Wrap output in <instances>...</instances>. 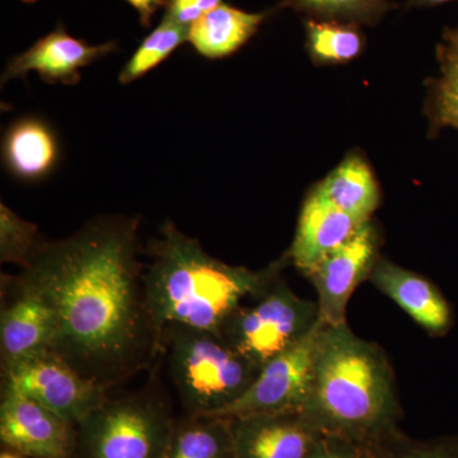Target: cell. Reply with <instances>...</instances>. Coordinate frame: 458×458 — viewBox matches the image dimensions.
Listing matches in <instances>:
<instances>
[{
    "mask_svg": "<svg viewBox=\"0 0 458 458\" xmlns=\"http://www.w3.org/2000/svg\"><path fill=\"white\" fill-rule=\"evenodd\" d=\"M2 387L31 397L75 427L108 399L107 390L51 349L2 367Z\"/></svg>",
    "mask_w": 458,
    "mask_h": 458,
    "instance_id": "obj_7",
    "label": "cell"
},
{
    "mask_svg": "<svg viewBox=\"0 0 458 458\" xmlns=\"http://www.w3.org/2000/svg\"><path fill=\"white\" fill-rule=\"evenodd\" d=\"M44 241L38 225L0 205V261L26 267Z\"/></svg>",
    "mask_w": 458,
    "mask_h": 458,
    "instance_id": "obj_24",
    "label": "cell"
},
{
    "mask_svg": "<svg viewBox=\"0 0 458 458\" xmlns=\"http://www.w3.org/2000/svg\"><path fill=\"white\" fill-rule=\"evenodd\" d=\"M60 157L59 138L53 126L40 117H20L3 135V165L8 174L21 182L47 180L55 172Z\"/></svg>",
    "mask_w": 458,
    "mask_h": 458,
    "instance_id": "obj_16",
    "label": "cell"
},
{
    "mask_svg": "<svg viewBox=\"0 0 458 458\" xmlns=\"http://www.w3.org/2000/svg\"><path fill=\"white\" fill-rule=\"evenodd\" d=\"M140 216H101L42 242L18 279L53 310V351L110 390L157 357L140 261Z\"/></svg>",
    "mask_w": 458,
    "mask_h": 458,
    "instance_id": "obj_1",
    "label": "cell"
},
{
    "mask_svg": "<svg viewBox=\"0 0 458 458\" xmlns=\"http://www.w3.org/2000/svg\"><path fill=\"white\" fill-rule=\"evenodd\" d=\"M366 222L343 212L315 189L301 210L297 232L288 252L289 260L306 274L325 256L354 236Z\"/></svg>",
    "mask_w": 458,
    "mask_h": 458,
    "instance_id": "obj_15",
    "label": "cell"
},
{
    "mask_svg": "<svg viewBox=\"0 0 458 458\" xmlns=\"http://www.w3.org/2000/svg\"><path fill=\"white\" fill-rule=\"evenodd\" d=\"M174 421L158 397L108 399L78 426L81 458H162Z\"/></svg>",
    "mask_w": 458,
    "mask_h": 458,
    "instance_id": "obj_5",
    "label": "cell"
},
{
    "mask_svg": "<svg viewBox=\"0 0 458 458\" xmlns=\"http://www.w3.org/2000/svg\"><path fill=\"white\" fill-rule=\"evenodd\" d=\"M25 456H22V454H17V452H3L2 454H0V458H23Z\"/></svg>",
    "mask_w": 458,
    "mask_h": 458,
    "instance_id": "obj_30",
    "label": "cell"
},
{
    "mask_svg": "<svg viewBox=\"0 0 458 458\" xmlns=\"http://www.w3.org/2000/svg\"><path fill=\"white\" fill-rule=\"evenodd\" d=\"M150 261L143 270L144 295L161 352L162 335L171 325L216 334L247 301L269 291L289 260L288 254L261 270L233 267L204 251L198 240L171 221L148 246Z\"/></svg>",
    "mask_w": 458,
    "mask_h": 458,
    "instance_id": "obj_2",
    "label": "cell"
},
{
    "mask_svg": "<svg viewBox=\"0 0 458 458\" xmlns=\"http://www.w3.org/2000/svg\"><path fill=\"white\" fill-rule=\"evenodd\" d=\"M301 411L325 434L375 445L400 429L390 360L378 344L342 325L319 333L309 399Z\"/></svg>",
    "mask_w": 458,
    "mask_h": 458,
    "instance_id": "obj_3",
    "label": "cell"
},
{
    "mask_svg": "<svg viewBox=\"0 0 458 458\" xmlns=\"http://www.w3.org/2000/svg\"><path fill=\"white\" fill-rule=\"evenodd\" d=\"M162 458H233L229 419L189 415L174 423Z\"/></svg>",
    "mask_w": 458,
    "mask_h": 458,
    "instance_id": "obj_19",
    "label": "cell"
},
{
    "mask_svg": "<svg viewBox=\"0 0 458 458\" xmlns=\"http://www.w3.org/2000/svg\"><path fill=\"white\" fill-rule=\"evenodd\" d=\"M116 50L114 41L89 45L82 38H74L59 25L54 31L38 38L31 47L9 60L3 72L2 83L26 80L30 73L35 72L44 82L74 86L81 82L83 68Z\"/></svg>",
    "mask_w": 458,
    "mask_h": 458,
    "instance_id": "obj_12",
    "label": "cell"
},
{
    "mask_svg": "<svg viewBox=\"0 0 458 458\" xmlns=\"http://www.w3.org/2000/svg\"><path fill=\"white\" fill-rule=\"evenodd\" d=\"M370 283L433 336L447 335L454 325L451 304L430 280L379 258Z\"/></svg>",
    "mask_w": 458,
    "mask_h": 458,
    "instance_id": "obj_14",
    "label": "cell"
},
{
    "mask_svg": "<svg viewBox=\"0 0 458 458\" xmlns=\"http://www.w3.org/2000/svg\"><path fill=\"white\" fill-rule=\"evenodd\" d=\"M269 16L270 12L249 13L222 3L190 26L188 41L199 55L223 59L251 40Z\"/></svg>",
    "mask_w": 458,
    "mask_h": 458,
    "instance_id": "obj_17",
    "label": "cell"
},
{
    "mask_svg": "<svg viewBox=\"0 0 458 458\" xmlns=\"http://www.w3.org/2000/svg\"><path fill=\"white\" fill-rule=\"evenodd\" d=\"M304 27L307 49L315 62L322 64L351 62L363 51L364 35L360 25L310 18Z\"/></svg>",
    "mask_w": 458,
    "mask_h": 458,
    "instance_id": "obj_20",
    "label": "cell"
},
{
    "mask_svg": "<svg viewBox=\"0 0 458 458\" xmlns=\"http://www.w3.org/2000/svg\"><path fill=\"white\" fill-rule=\"evenodd\" d=\"M331 204L361 221H369L379 205V190L369 165L351 155L316 188Z\"/></svg>",
    "mask_w": 458,
    "mask_h": 458,
    "instance_id": "obj_18",
    "label": "cell"
},
{
    "mask_svg": "<svg viewBox=\"0 0 458 458\" xmlns=\"http://www.w3.org/2000/svg\"><path fill=\"white\" fill-rule=\"evenodd\" d=\"M227 419L233 458H307L322 436L300 410Z\"/></svg>",
    "mask_w": 458,
    "mask_h": 458,
    "instance_id": "obj_13",
    "label": "cell"
},
{
    "mask_svg": "<svg viewBox=\"0 0 458 458\" xmlns=\"http://www.w3.org/2000/svg\"><path fill=\"white\" fill-rule=\"evenodd\" d=\"M162 352L167 354L172 382L189 415L219 414L260 373L221 336L182 325L165 328Z\"/></svg>",
    "mask_w": 458,
    "mask_h": 458,
    "instance_id": "obj_4",
    "label": "cell"
},
{
    "mask_svg": "<svg viewBox=\"0 0 458 458\" xmlns=\"http://www.w3.org/2000/svg\"><path fill=\"white\" fill-rule=\"evenodd\" d=\"M438 59L442 77L434 87L433 122L458 129V27L443 32Z\"/></svg>",
    "mask_w": 458,
    "mask_h": 458,
    "instance_id": "obj_23",
    "label": "cell"
},
{
    "mask_svg": "<svg viewBox=\"0 0 458 458\" xmlns=\"http://www.w3.org/2000/svg\"><path fill=\"white\" fill-rule=\"evenodd\" d=\"M189 38V27L181 25L171 17L164 16L161 23L141 41L140 47L123 65L119 82L131 84L161 65Z\"/></svg>",
    "mask_w": 458,
    "mask_h": 458,
    "instance_id": "obj_21",
    "label": "cell"
},
{
    "mask_svg": "<svg viewBox=\"0 0 458 458\" xmlns=\"http://www.w3.org/2000/svg\"><path fill=\"white\" fill-rule=\"evenodd\" d=\"M74 428L31 397L2 387L0 439L9 450L31 458H73Z\"/></svg>",
    "mask_w": 458,
    "mask_h": 458,
    "instance_id": "obj_10",
    "label": "cell"
},
{
    "mask_svg": "<svg viewBox=\"0 0 458 458\" xmlns=\"http://www.w3.org/2000/svg\"><path fill=\"white\" fill-rule=\"evenodd\" d=\"M21 2L27 3V4H32V3H36L38 0H21Z\"/></svg>",
    "mask_w": 458,
    "mask_h": 458,
    "instance_id": "obj_31",
    "label": "cell"
},
{
    "mask_svg": "<svg viewBox=\"0 0 458 458\" xmlns=\"http://www.w3.org/2000/svg\"><path fill=\"white\" fill-rule=\"evenodd\" d=\"M285 7L313 20L376 26L394 4L390 0H280L278 8Z\"/></svg>",
    "mask_w": 458,
    "mask_h": 458,
    "instance_id": "obj_22",
    "label": "cell"
},
{
    "mask_svg": "<svg viewBox=\"0 0 458 458\" xmlns=\"http://www.w3.org/2000/svg\"><path fill=\"white\" fill-rule=\"evenodd\" d=\"M322 327L324 322L319 319L309 335L265 364L249 390L214 417L301 411L311 390L316 349Z\"/></svg>",
    "mask_w": 458,
    "mask_h": 458,
    "instance_id": "obj_8",
    "label": "cell"
},
{
    "mask_svg": "<svg viewBox=\"0 0 458 458\" xmlns=\"http://www.w3.org/2000/svg\"><path fill=\"white\" fill-rule=\"evenodd\" d=\"M379 238L372 221H367L345 243L319 260L307 276L318 293L319 319L325 325L346 322V309L361 282L369 279L378 255Z\"/></svg>",
    "mask_w": 458,
    "mask_h": 458,
    "instance_id": "obj_9",
    "label": "cell"
},
{
    "mask_svg": "<svg viewBox=\"0 0 458 458\" xmlns=\"http://www.w3.org/2000/svg\"><path fill=\"white\" fill-rule=\"evenodd\" d=\"M448 2L451 0H409L408 5L410 8H430Z\"/></svg>",
    "mask_w": 458,
    "mask_h": 458,
    "instance_id": "obj_29",
    "label": "cell"
},
{
    "mask_svg": "<svg viewBox=\"0 0 458 458\" xmlns=\"http://www.w3.org/2000/svg\"><path fill=\"white\" fill-rule=\"evenodd\" d=\"M0 354L2 367L51 349L56 322L47 301L18 276H2Z\"/></svg>",
    "mask_w": 458,
    "mask_h": 458,
    "instance_id": "obj_11",
    "label": "cell"
},
{
    "mask_svg": "<svg viewBox=\"0 0 458 458\" xmlns=\"http://www.w3.org/2000/svg\"><path fill=\"white\" fill-rule=\"evenodd\" d=\"M318 322V302L303 300L279 279L254 302L241 306L225 322L221 337L261 370L309 335Z\"/></svg>",
    "mask_w": 458,
    "mask_h": 458,
    "instance_id": "obj_6",
    "label": "cell"
},
{
    "mask_svg": "<svg viewBox=\"0 0 458 458\" xmlns=\"http://www.w3.org/2000/svg\"><path fill=\"white\" fill-rule=\"evenodd\" d=\"M222 3V0H165V14L190 29L199 18Z\"/></svg>",
    "mask_w": 458,
    "mask_h": 458,
    "instance_id": "obj_27",
    "label": "cell"
},
{
    "mask_svg": "<svg viewBox=\"0 0 458 458\" xmlns=\"http://www.w3.org/2000/svg\"><path fill=\"white\" fill-rule=\"evenodd\" d=\"M125 2L138 12L140 25L144 29H149L157 12L165 7V0H125Z\"/></svg>",
    "mask_w": 458,
    "mask_h": 458,
    "instance_id": "obj_28",
    "label": "cell"
},
{
    "mask_svg": "<svg viewBox=\"0 0 458 458\" xmlns=\"http://www.w3.org/2000/svg\"><path fill=\"white\" fill-rule=\"evenodd\" d=\"M377 458H458V438L415 441L400 429L373 445Z\"/></svg>",
    "mask_w": 458,
    "mask_h": 458,
    "instance_id": "obj_25",
    "label": "cell"
},
{
    "mask_svg": "<svg viewBox=\"0 0 458 458\" xmlns=\"http://www.w3.org/2000/svg\"><path fill=\"white\" fill-rule=\"evenodd\" d=\"M307 458H377V454L375 448L366 443L322 433Z\"/></svg>",
    "mask_w": 458,
    "mask_h": 458,
    "instance_id": "obj_26",
    "label": "cell"
}]
</instances>
